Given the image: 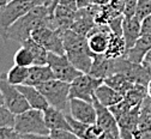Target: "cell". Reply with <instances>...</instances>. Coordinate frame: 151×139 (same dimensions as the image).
I'll use <instances>...</instances> for the list:
<instances>
[{
  "label": "cell",
  "mask_w": 151,
  "mask_h": 139,
  "mask_svg": "<svg viewBox=\"0 0 151 139\" xmlns=\"http://www.w3.org/2000/svg\"><path fill=\"white\" fill-rule=\"evenodd\" d=\"M53 22V14L50 13L48 6L46 5H37L32 7L28 13L21 17L18 21H16L6 31L5 37L3 41H17V42H24L27 38L30 37L32 30L39 27L43 25H52Z\"/></svg>",
  "instance_id": "6da1fadb"
},
{
  "label": "cell",
  "mask_w": 151,
  "mask_h": 139,
  "mask_svg": "<svg viewBox=\"0 0 151 139\" xmlns=\"http://www.w3.org/2000/svg\"><path fill=\"white\" fill-rule=\"evenodd\" d=\"M151 49V34L140 35L134 46L126 52V58L134 64H143L146 53Z\"/></svg>",
  "instance_id": "ac0fdd59"
},
{
  "label": "cell",
  "mask_w": 151,
  "mask_h": 139,
  "mask_svg": "<svg viewBox=\"0 0 151 139\" xmlns=\"http://www.w3.org/2000/svg\"><path fill=\"white\" fill-rule=\"evenodd\" d=\"M103 83L109 85L114 90H116L121 95H125L129 89H132L133 85L136 84L132 81H129L124 73H119V72L118 73H113L109 77H107L106 79H103Z\"/></svg>",
  "instance_id": "603a6c76"
},
{
  "label": "cell",
  "mask_w": 151,
  "mask_h": 139,
  "mask_svg": "<svg viewBox=\"0 0 151 139\" xmlns=\"http://www.w3.org/2000/svg\"><path fill=\"white\" fill-rule=\"evenodd\" d=\"M84 139H107V134L97 124H91L85 131Z\"/></svg>",
  "instance_id": "1f68e13d"
},
{
  "label": "cell",
  "mask_w": 151,
  "mask_h": 139,
  "mask_svg": "<svg viewBox=\"0 0 151 139\" xmlns=\"http://www.w3.org/2000/svg\"><path fill=\"white\" fill-rule=\"evenodd\" d=\"M0 81H1V74H0Z\"/></svg>",
  "instance_id": "b9f144b4"
},
{
  "label": "cell",
  "mask_w": 151,
  "mask_h": 139,
  "mask_svg": "<svg viewBox=\"0 0 151 139\" xmlns=\"http://www.w3.org/2000/svg\"><path fill=\"white\" fill-rule=\"evenodd\" d=\"M50 79H54V74L52 68L48 64L46 65H32L29 67L28 78L25 81V84L37 86L45 82H48Z\"/></svg>",
  "instance_id": "44dd1931"
},
{
  "label": "cell",
  "mask_w": 151,
  "mask_h": 139,
  "mask_svg": "<svg viewBox=\"0 0 151 139\" xmlns=\"http://www.w3.org/2000/svg\"><path fill=\"white\" fill-rule=\"evenodd\" d=\"M21 134L16 132L13 127H0V139H18Z\"/></svg>",
  "instance_id": "836d02e7"
},
{
  "label": "cell",
  "mask_w": 151,
  "mask_h": 139,
  "mask_svg": "<svg viewBox=\"0 0 151 139\" xmlns=\"http://www.w3.org/2000/svg\"><path fill=\"white\" fill-rule=\"evenodd\" d=\"M66 119H67V121H68V124H70V127H71V132L77 137V138H83L84 139V135H85V131H86V128H88V124H84V122H82V121H79V120H77V119H74L73 116H71L70 115V113L68 114H66Z\"/></svg>",
  "instance_id": "83f0119b"
},
{
  "label": "cell",
  "mask_w": 151,
  "mask_h": 139,
  "mask_svg": "<svg viewBox=\"0 0 151 139\" xmlns=\"http://www.w3.org/2000/svg\"><path fill=\"white\" fill-rule=\"evenodd\" d=\"M113 73H114V59L108 58L106 54H93L89 74L99 79H106Z\"/></svg>",
  "instance_id": "9a60e30c"
},
{
  "label": "cell",
  "mask_w": 151,
  "mask_h": 139,
  "mask_svg": "<svg viewBox=\"0 0 151 139\" xmlns=\"http://www.w3.org/2000/svg\"><path fill=\"white\" fill-rule=\"evenodd\" d=\"M22 46L27 47L31 52L34 56V65H46L47 64L48 50L45 47H42L40 43H37L35 40L29 37L24 42H22Z\"/></svg>",
  "instance_id": "cb8c5ba5"
},
{
  "label": "cell",
  "mask_w": 151,
  "mask_h": 139,
  "mask_svg": "<svg viewBox=\"0 0 151 139\" xmlns=\"http://www.w3.org/2000/svg\"><path fill=\"white\" fill-rule=\"evenodd\" d=\"M146 97L151 98V79L149 81V83L146 84Z\"/></svg>",
  "instance_id": "74e56055"
},
{
  "label": "cell",
  "mask_w": 151,
  "mask_h": 139,
  "mask_svg": "<svg viewBox=\"0 0 151 139\" xmlns=\"http://www.w3.org/2000/svg\"><path fill=\"white\" fill-rule=\"evenodd\" d=\"M17 88L25 96L28 103L30 104V108L45 110L49 106L48 101L46 100V97L43 96V94L39 89H37V86L22 84V85H17Z\"/></svg>",
  "instance_id": "ffe728a7"
},
{
  "label": "cell",
  "mask_w": 151,
  "mask_h": 139,
  "mask_svg": "<svg viewBox=\"0 0 151 139\" xmlns=\"http://www.w3.org/2000/svg\"><path fill=\"white\" fill-rule=\"evenodd\" d=\"M0 91L4 97V104L14 114H21L28 109H30V104L28 103L25 96L19 91L16 85H12L7 82L5 74H1L0 81Z\"/></svg>",
  "instance_id": "ba28073f"
},
{
  "label": "cell",
  "mask_w": 151,
  "mask_h": 139,
  "mask_svg": "<svg viewBox=\"0 0 151 139\" xmlns=\"http://www.w3.org/2000/svg\"><path fill=\"white\" fill-rule=\"evenodd\" d=\"M28 73H29V67H24V66H19V65H13L7 73L5 74L7 82L12 85H22L25 84V81L28 78Z\"/></svg>",
  "instance_id": "484cf974"
},
{
  "label": "cell",
  "mask_w": 151,
  "mask_h": 139,
  "mask_svg": "<svg viewBox=\"0 0 151 139\" xmlns=\"http://www.w3.org/2000/svg\"><path fill=\"white\" fill-rule=\"evenodd\" d=\"M50 3H52V0H46V1H45V5H46V6H49Z\"/></svg>",
  "instance_id": "60d3db41"
},
{
  "label": "cell",
  "mask_w": 151,
  "mask_h": 139,
  "mask_svg": "<svg viewBox=\"0 0 151 139\" xmlns=\"http://www.w3.org/2000/svg\"><path fill=\"white\" fill-rule=\"evenodd\" d=\"M70 84L71 83L54 78L48 82H45L40 85H37V89L43 94L49 106L65 112L66 109H68Z\"/></svg>",
  "instance_id": "5b68a950"
},
{
  "label": "cell",
  "mask_w": 151,
  "mask_h": 139,
  "mask_svg": "<svg viewBox=\"0 0 151 139\" xmlns=\"http://www.w3.org/2000/svg\"><path fill=\"white\" fill-rule=\"evenodd\" d=\"M16 115L5 106H0V127H13Z\"/></svg>",
  "instance_id": "f1b7e54d"
},
{
  "label": "cell",
  "mask_w": 151,
  "mask_h": 139,
  "mask_svg": "<svg viewBox=\"0 0 151 139\" xmlns=\"http://www.w3.org/2000/svg\"><path fill=\"white\" fill-rule=\"evenodd\" d=\"M3 104H4V97H3L1 91H0V106H3Z\"/></svg>",
  "instance_id": "ab89813d"
},
{
  "label": "cell",
  "mask_w": 151,
  "mask_h": 139,
  "mask_svg": "<svg viewBox=\"0 0 151 139\" xmlns=\"http://www.w3.org/2000/svg\"><path fill=\"white\" fill-rule=\"evenodd\" d=\"M95 0H77V5H78V9H83V7H89L91 6Z\"/></svg>",
  "instance_id": "8d00e7d4"
},
{
  "label": "cell",
  "mask_w": 151,
  "mask_h": 139,
  "mask_svg": "<svg viewBox=\"0 0 151 139\" xmlns=\"http://www.w3.org/2000/svg\"><path fill=\"white\" fill-rule=\"evenodd\" d=\"M76 12H77V10H72L65 5L58 4L53 12V22H52L53 28L59 30L60 32L71 29L76 17Z\"/></svg>",
  "instance_id": "5bb4252c"
},
{
  "label": "cell",
  "mask_w": 151,
  "mask_h": 139,
  "mask_svg": "<svg viewBox=\"0 0 151 139\" xmlns=\"http://www.w3.org/2000/svg\"><path fill=\"white\" fill-rule=\"evenodd\" d=\"M150 13H151V0H138L134 17H137L142 22L143 19L146 16H149Z\"/></svg>",
  "instance_id": "f546056e"
},
{
  "label": "cell",
  "mask_w": 151,
  "mask_h": 139,
  "mask_svg": "<svg viewBox=\"0 0 151 139\" xmlns=\"http://www.w3.org/2000/svg\"><path fill=\"white\" fill-rule=\"evenodd\" d=\"M45 122L49 130H67L71 131L70 124L66 119V113L61 109L48 106L43 110Z\"/></svg>",
  "instance_id": "2e32d148"
},
{
  "label": "cell",
  "mask_w": 151,
  "mask_h": 139,
  "mask_svg": "<svg viewBox=\"0 0 151 139\" xmlns=\"http://www.w3.org/2000/svg\"><path fill=\"white\" fill-rule=\"evenodd\" d=\"M93 106L96 109V124L106 132L107 139H116L120 138V130L118 125V120L113 115L110 109L103 104H101L93 97Z\"/></svg>",
  "instance_id": "30bf717a"
},
{
  "label": "cell",
  "mask_w": 151,
  "mask_h": 139,
  "mask_svg": "<svg viewBox=\"0 0 151 139\" xmlns=\"http://www.w3.org/2000/svg\"><path fill=\"white\" fill-rule=\"evenodd\" d=\"M46 0H10L0 9V37L4 40L7 29L21 17L37 5H45Z\"/></svg>",
  "instance_id": "277c9868"
},
{
  "label": "cell",
  "mask_w": 151,
  "mask_h": 139,
  "mask_svg": "<svg viewBox=\"0 0 151 139\" xmlns=\"http://www.w3.org/2000/svg\"><path fill=\"white\" fill-rule=\"evenodd\" d=\"M113 31L108 24H95L88 32V45L93 54H104L107 52L109 40Z\"/></svg>",
  "instance_id": "8fae6325"
},
{
  "label": "cell",
  "mask_w": 151,
  "mask_h": 139,
  "mask_svg": "<svg viewBox=\"0 0 151 139\" xmlns=\"http://www.w3.org/2000/svg\"><path fill=\"white\" fill-rule=\"evenodd\" d=\"M126 52H127V48H126V42L124 37L115 35V34H111L107 52L104 54L110 59H118V58L125 56Z\"/></svg>",
  "instance_id": "d4e9b609"
},
{
  "label": "cell",
  "mask_w": 151,
  "mask_h": 139,
  "mask_svg": "<svg viewBox=\"0 0 151 139\" xmlns=\"http://www.w3.org/2000/svg\"><path fill=\"white\" fill-rule=\"evenodd\" d=\"M151 34V13L142 21V35Z\"/></svg>",
  "instance_id": "e575fe53"
},
{
  "label": "cell",
  "mask_w": 151,
  "mask_h": 139,
  "mask_svg": "<svg viewBox=\"0 0 151 139\" xmlns=\"http://www.w3.org/2000/svg\"><path fill=\"white\" fill-rule=\"evenodd\" d=\"M103 83V79L92 77L89 73H82L70 84L68 98H81L92 102L96 89Z\"/></svg>",
  "instance_id": "8992f818"
},
{
  "label": "cell",
  "mask_w": 151,
  "mask_h": 139,
  "mask_svg": "<svg viewBox=\"0 0 151 139\" xmlns=\"http://www.w3.org/2000/svg\"><path fill=\"white\" fill-rule=\"evenodd\" d=\"M68 110L71 116L84 124H96V109L93 102L81 100V98H70Z\"/></svg>",
  "instance_id": "7c38bea8"
},
{
  "label": "cell",
  "mask_w": 151,
  "mask_h": 139,
  "mask_svg": "<svg viewBox=\"0 0 151 139\" xmlns=\"http://www.w3.org/2000/svg\"><path fill=\"white\" fill-rule=\"evenodd\" d=\"M13 63L16 65H19V66H24V67H30L34 65V56L31 54V52L22 46L19 49H18L14 55H13Z\"/></svg>",
  "instance_id": "4316f807"
},
{
  "label": "cell",
  "mask_w": 151,
  "mask_h": 139,
  "mask_svg": "<svg viewBox=\"0 0 151 139\" xmlns=\"http://www.w3.org/2000/svg\"><path fill=\"white\" fill-rule=\"evenodd\" d=\"M142 35V22L137 17L125 18L122 21V37L126 42L127 50L134 46L137 40Z\"/></svg>",
  "instance_id": "e0dca14e"
},
{
  "label": "cell",
  "mask_w": 151,
  "mask_h": 139,
  "mask_svg": "<svg viewBox=\"0 0 151 139\" xmlns=\"http://www.w3.org/2000/svg\"><path fill=\"white\" fill-rule=\"evenodd\" d=\"M132 107L125 98H122V100L120 101V102H118V103H115V104H113V106H110L109 107V109H110V112L113 113V115L115 116V119L118 120L119 117H121L124 114H126L128 110H131Z\"/></svg>",
  "instance_id": "4dcf8cb0"
},
{
  "label": "cell",
  "mask_w": 151,
  "mask_h": 139,
  "mask_svg": "<svg viewBox=\"0 0 151 139\" xmlns=\"http://www.w3.org/2000/svg\"><path fill=\"white\" fill-rule=\"evenodd\" d=\"M52 139H74L77 138L71 131L67 130H50L49 137Z\"/></svg>",
  "instance_id": "d6a6232c"
},
{
  "label": "cell",
  "mask_w": 151,
  "mask_h": 139,
  "mask_svg": "<svg viewBox=\"0 0 151 139\" xmlns=\"http://www.w3.org/2000/svg\"><path fill=\"white\" fill-rule=\"evenodd\" d=\"M93 97H95L101 104H103V106H106V107L109 108L110 106L120 102L122 98H124V95H121V94L118 92L116 90H114L113 88H110L109 85L102 83V84L96 89Z\"/></svg>",
  "instance_id": "7402d4cb"
},
{
  "label": "cell",
  "mask_w": 151,
  "mask_h": 139,
  "mask_svg": "<svg viewBox=\"0 0 151 139\" xmlns=\"http://www.w3.org/2000/svg\"><path fill=\"white\" fill-rule=\"evenodd\" d=\"M61 37L65 54L71 64L81 72L89 73L93 60V53L89 48L86 36L76 32L72 29H67L61 32Z\"/></svg>",
  "instance_id": "7a4b0ae2"
},
{
  "label": "cell",
  "mask_w": 151,
  "mask_h": 139,
  "mask_svg": "<svg viewBox=\"0 0 151 139\" xmlns=\"http://www.w3.org/2000/svg\"><path fill=\"white\" fill-rule=\"evenodd\" d=\"M96 23H95V19H93L90 7H83V9H78L77 12H76V17H74V21L72 23L71 29L81 35L86 36L88 32L92 29V27Z\"/></svg>",
  "instance_id": "d6986e66"
},
{
  "label": "cell",
  "mask_w": 151,
  "mask_h": 139,
  "mask_svg": "<svg viewBox=\"0 0 151 139\" xmlns=\"http://www.w3.org/2000/svg\"><path fill=\"white\" fill-rule=\"evenodd\" d=\"M47 64L52 68L55 79H60V81H64L67 83H72L76 78L83 73L71 64L66 54L61 55V54L48 52Z\"/></svg>",
  "instance_id": "9c48e42d"
},
{
  "label": "cell",
  "mask_w": 151,
  "mask_h": 139,
  "mask_svg": "<svg viewBox=\"0 0 151 139\" xmlns=\"http://www.w3.org/2000/svg\"><path fill=\"white\" fill-rule=\"evenodd\" d=\"M30 37L35 40L37 43H40L42 47H45L48 52L61 55L65 54L61 32L49 25L36 28L35 30H32Z\"/></svg>",
  "instance_id": "52a82bcc"
},
{
  "label": "cell",
  "mask_w": 151,
  "mask_h": 139,
  "mask_svg": "<svg viewBox=\"0 0 151 139\" xmlns=\"http://www.w3.org/2000/svg\"><path fill=\"white\" fill-rule=\"evenodd\" d=\"M140 109L142 106H136L118 119L120 138H134L140 120Z\"/></svg>",
  "instance_id": "4fadbf2b"
},
{
  "label": "cell",
  "mask_w": 151,
  "mask_h": 139,
  "mask_svg": "<svg viewBox=\"0 0 151 139\" xmlns=\"http://www.w3.org/2000/svg\"><path fill=\"white\" fill-rule=\"evenodd\" d=\"M10 1V0H0V9H1V7H4L7 3Z\"/></svg>",
  "instance_id": "f35d334b"
},
{
  "label": "cell",
  "mask_w": 151,
  "mask_h": 139,
  "mask_svg": "<svg viewBox=\"0 0 151 139\" xmlns=\"http://www.w3.org/2000/svg\"><path fill=\"white\" fill-rule=\"evenodd\" d=\"M59 4L65 5L72 10H78V5H77V0H59Z\"/></svg>",
  "instance_id": "d590c367"
},
{
  "label": "cell",
  "mask_w": 151,
  "mask_h": 139,
  "mask_svg": "<svg viewBox=\"0 0 151 139\" xmlns=\"http://www.w3.org/2000/svg\"><path fill=\"white\" fill-rule=\"evenodd\" d=\"M13 128L22 138H48L50 132L45 122L43 110L35 108L17 114Z\"/></svg>",
  "instance_id": "3957f363"
}]
</instances>
